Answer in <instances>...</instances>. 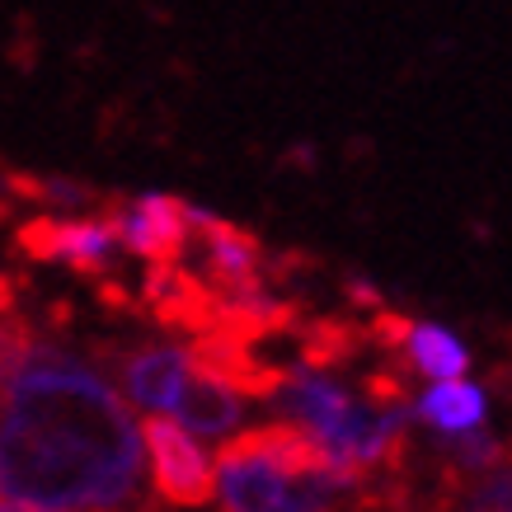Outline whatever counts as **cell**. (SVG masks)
<instances>
[{"label":"cell","mask_w":512,"mask_h":512,"mask_svg":"<svg viewBox=\"0 0 512 512\" xmlns=\"http://www.w3.org/2000/svg\"><path fill=\"white\" fill-rule=\"evenodd\" d=\"M414 423H423L437 437H466L489 428V390L475 381H433L414 395Z\"/></svg>","instance_id":"52a82bcc"},{"label":"cell","mask_w":512,"mask_h":512,"mask_svg":"<svg viewBox=\"0 0 512 512\" xmlns=\"http://www.w3.org/2000/svg\"><path fill=\"white\" fill-rule=\"evenodd\" d=\"M451 494H456V503H466V512H512V456L503 466L456 484Z\"/></svg>","instance_id":"9c48e42d"},{"label":"cell","mask_w":512,"mask_h":512,"mask_svg":"<svg viewBox=\"0 0 512 512\" xmlns=\"http://www.w3.org/2000/svg\"><path fill=\"white\" fill-rule=\"evenodd\" d=\"M221 512H339L353 480L296 423H259L221 447Z\"/></svg>","instance_id":"7a4b0ae2"},{"label":"cell","mask_w":512,"mask_h":512,"mask_svg":"<svg viewBox=\"0 0 512 512\" xmlns=\"http://www.w3.org/2000/svg\"><path fill=\"white\" fill-rule=\"evenodd\" d=\"M5 193L29 202L33 212H57V217H80V212H99L109 193L80 179H57V174H29V170H5Z\"/></svg>","instance_id":"ba28073f"},{"label":"cell","mask_w":512,"mask_h":512,"mask_svg":"<svg viewBox=\"0 0 512 512\" xmlns=\"http://www.w3.org/2000/svg\"><path fill=\"white\" fill-rule=\"evenodd\" d=\"M0 503L151 512L146 437L109 376L33 329L0 381Z\"/></svg>","instance_id":"6da1fadb"},{"label":"cell","mask_w":512,"mask_h":512,"mask_svg":"<svg viewBox=\"0 0 512 512\" xmlns=\"http://www.w3.org/2000/svg\"><path fill=\"white\" fill-rule=\"evenodd\" d=\"M0 512H47V508H19V503H0Z\"/></svg>","instance_id":"30bf717a"},{"label":"cell","mask_w":512,"mask_h":512,"mask_svg":"<svg viewBox=\"0 0 512 512\" xmlns=\"http://www.w3.org/2000/svg\"><path fill=\"white\" fill-rule=\"evenodd\" d=\"M141 437H146V461H151V489L170 508H207L217 498L212 456L202 451V442L188 433L184 423L151 414Z\"/></svg>","instance_id":"277c9868"},{"label":"cell","mask_w":512,"mask_h":512,"mask_svg":"<svg viewBox=\"0 0 512 512\" xmlns=\"http://www.w3.org/2000/svg\"><path fill=\"white\" fill-rule=\"evenodd\" d=\"M249 404L254 400H245L231 381H221L212 367L198 362L174 400V423H184L193 437H231L249 419Z\"/></svg>","instance_id":"8992f818"},{"label":"cell","mask_w":512,"mask_h":512,"mask_svg":"<svg viewBox=\"0 0 512 512\" xmlns=\"http://www.w3.org/2000/svg\"><path fill=\"white\" fill-rule=\"evenodd\" d=\"M104 212L141 268H170L188 240V202L170 193H109Z\"/></svg>","instance_id":"5b68a950"},{"label":"cell","mask_w":512,"mask_h":512,"mask_svg":"<svg viewBox=\"0 0 512 512\" xmlns=\"http://www.w3.org/2000/svg\"><path fill=\"white\" fill-rule=\"evenodd\" d=\"M15 249L33 264H62L76 278H85L113 311H141V301L118 282L123 245L113 231L109 212H80V217H57V212H33L15 226Z\"/></svg>","instance_id":"3957f363"}]
</instances>
